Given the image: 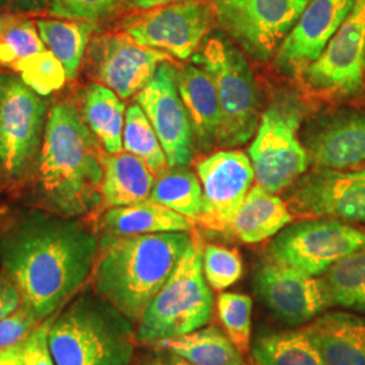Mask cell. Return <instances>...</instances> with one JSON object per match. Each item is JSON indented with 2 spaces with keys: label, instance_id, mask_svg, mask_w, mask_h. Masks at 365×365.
<instances>
[{
  "label": "cell",
  "instance_id": "18",
  "mask_svg": "<svg viewBox=\"0 0 365 365\" xmlns=\"http://www.w3.org/2000/svg\"><path fill=\"white\" fill-rule=\"evenodd\" d=\"M356 0H310L274 58L282 71L304 72L319 58Z\"/></svg>",
  "mask_w": 365,
  "mask_h": 365
},
{
  "label": "cell",
  "instance_id": "39",
  "mask_svg": "<svg viewBox=\"0 0 365 365\" xmlns=\"http://www.w3.org/2000/svg\"><path fill=\"white\" fill-rule=\"evenodd\" d=\"M22 304L21 289L13 279L0 269V321L14 313Z\"/></svg>",
  "mask_w": 365,
  "mask_h": 365
},
{
  "label": "cell",
  "instance_id": "31",
  "mask_svg": "<svg viewBox=\"0 0 365 365\" xmlns=\"http://www.w3.org/2000/svg\"><path fill=\"white\" fill-rule=\"evenodd\" d=\"M123 149L144 161L145 165L153 172L156 178L165 173L170 168L156 131L138 103L131 105L126 110Z\"/></svg>",
  "mask_w": 365,
  "mask_h": 365
},
{
  "label": "cell",
  "instance_id": "25",
  "mask_svg": "<svg viewBox=\"0 0 365 365\" xmlns=\"http://www.w3.org/2000/svg\"><path fill=\"white\" fill-rule=\"evenodd\" d=\"M83 118L108 155L123 150L126 107L117 93L101 83H92L81 93Z\"/></svg>",
  "mask_w": 365,
  "mask_h": 365
},
{
  "label": "cell",
  "instance_id": "3",
  "mask_svg": "<svg viewBox=\"0 0 365 365\" xmlns=\"http://www.w3.org/2000/svg\"><path fill=\"white\" fill-rule=\"evenodd\" d=\"M192 238L185 232L102 235L92 269V291L133 324L165 286Z\"/></svg>",
  "mask_w": 365,
  "mask_h": 365
},
{
  "label": "cell",
  "instance_id": "33",
  "mask_svg": "<svg viewBox=\"0 0 365 365\" xmlns=\"http://www.w3.org/2000/svg\"><path fill=\"white\" fill-rule=\"evenodd\" d=\"M217 307L225 333L242 356L247 354L252 346L250 330L253 300L245 294L222 292L218 297Z\"/></svg>",
  "mask_w": 365,
  "mask_h": 365
},
{
  "label": "cell",
  "instance_id": "28",
  "mask_svg": "<svg viewBox=\"0 0 365 365\" xmlns=\"http://www.w3.org/2000/svg\"><path fill=\"white\" fill-rule=\"evenodd\" d=\"M250 351L255 365H327L302 329L259 334Z\"/></svg>",
  "mask_w": 365,
  "mask_h": 365
},
{
  "label": "cell",
  "instance_id": "1",
  "mask_svg": "<svg viewBox=\"0 0 365 365\" xmlns=\"http://www.w3.org/2000/svg\"><path fill=\"white\" fill-rule=\"evenodd\" d=\"M98 249V237L76 218L34 210L0 233V265L43 322L88 280Z\"/></svg>",
  "mask_w": 365,
  "mask_h": 365
},
{
  "label": "cell",
  "instance_id": "42",
  "mask_svg": "<svg viewBox=\"0 0 365 365\" xmlns=\"http://www.w3.org/2000/svg\"><path fill=\"white\" fill-rule=\"evenodd\" d=\"M191 1V0H125V6L134 11H146L163 6H170L175 3Z\"/></svg>",
  "mask_w": 365,
  "mask_h": 365
},
{
  "label": "cell",
  "instance_id": "35",
  "mask_svg": "<svg viewBox=\"0 0 365 365\" xmlns=\"http://www.w3.org/2000/svg\"><path fill=\"white\" fill-rule=\"evenodd\" d=\"M48 49L37 25L29 19L15 21L0 39V66L13 68L27 57Z\"/></svg>",
  "mask_w": 365,
  "mask_h": 365
},
{
  "label": "cell",
  "instance_id": "24",
  "mask_svg": "<svg viewBox=\"0 0 365 365\" xmlns=\"http://www.w3.org/2000/svg\"><path fill=\"white\" fill-rule=\"evenodd\" d=\"M292 221L287 202L256 184L238 210L230 232L245 244H257L272 238Z\"/></svg>",
  "mask_w": 365,
  "mask_h": 365
},
{
  "label": "cell",
  "instance_id": "16",
  "mask_svg": "<svg viewBox=\"0 0 365 365\" xmlns=\"http://www.w3.org/2000/svg\"><path fill=\"white\" fill-rule=\"evenodd\" d=\"M196 170L203 190L199 222L215 232H230L256 179L250 158L241 150H218L199 161Z\"/></svg>",
  "mask_w": 365,
  "mask_h": 365
},
{
  "label": "cell",
  "instance_id": "38",
  "mask_svg": "<svg viewBox=\"0 0 365 365\" xmlns=\"http://www.w3.org/2000/svg\"><path fill=\"white\" fill-rule=\"evenodd\" d=\"M52 317L41 322L21 344L22 365H56L49 346V327Z\"/></svg>",
  "mask_w": 365,
  "mask_h": 365
},
{
  "label": "cell",
  "instance_id": "9",
  "mask_svg": "<svg viewBox=\"0 0 365 365\" xmlns=\"http://www.w3.org/2000/svg\"><path fill=\"white\" fill-rule=\"evenodd\" d=\"M215 24L209 0H191L137 11L120 22V30L135 43L191 58Z\"/></svg>",
  "mask_w": 365,
  "mask_h": 365
},
{
  "label": "cell",
  "instance_id": "11",
  "mask_svg": "<svg viewBox=\"0 0 365 365\" xmlns=\"http://www.w3.org/2000/svg\"><path fill=\"white\" fill-rule=\"evenodd\" d=\"M299 118L277 106H269L260 118L249 146L257 184L277 194L303 176L312 163L298 137Z\"/></svg>",
  "mask_w": 365,
  "mask_h": 365
},
{
  "label": "cell",
  "instance_id": "2",
  "mask_svg": "<svg viewBox=\"0 0 365 365\" xmlns=\"http://www.w3.org/2000/svg\"><path fill=\"white\" fill-rule=\"evenodd\" d=\"M98 141L76 106L61 102L49 110L37 184L42 202L52 212L78 218L102 205L103 155Z\"/></svg>",
  "mask_w": 365,
  "mask_h": 365
},
{
  "label": "cell",
  "instance_id": "40",
  "mask_svg": "<svg viewBox=\"0 0 365 365\" xmlns=\"http://www.w3.org/2000/svg\"><path fill=\"white\" fill-rule=\"evenodd\" d=\"M152 348V351L144 353L140 360V365H194L176 353L156 346Z\"/></svg>",
  "mask_w": 365,
  "mask_h": 365
},
{
  "label": "cell",
  "instance_id": "12",
  "mask_svg": "<svg viewBox=\"0 0 365 365\" xmlns=\"http://www.w3.org/2000/svg\"><path fill=\"white\" fill-rule=\"evenodd\" d=\"M288 209L303 218H333L365 226V170L321 168L289 187Z\"/></svg>",
  "mask_w": 365,
  "mask_h": 365
},
{
  "label": "cell",
  "instance_id": "23",
  "mask_svg": "<svg viewBox=\"0 0 365 365\" xmlns=\"http://www.w3.org/2000/svg\"><path fill=\"white\" fill-rule=\"evenodd\" d=\"M103 180L101 185L105 209L130 206L150 197L156 176L138 157L120 152L103 155Z\"/></svg>",
  "mask_w": 365,
  "mask_h": 365
},
{
  "label": "cell",
  "instance_id": "19",
  "mask_svg": "<svg viewBox=\"0 0 365 365\" xmlns=\"http://www.w3.org/2000/svg\"><path fill=\"white\" fill-rule=\"evenodd\" d=\"M302 144L315 165L345 170L365 163V111H339L310 122Z\"/></svg>",
  "mask_w": 365,
  "mask_h": 365
},
{
  "label": "cell",
  "instance_id": "30",
  "mask_svg": "<svg viewBox=\"0 0 365 365\" xmlns=\"http://www.w3.org/2000/svg\"><path fill=\"white\" fill-rule=\"evenodd\" d=\"M149 199L192 222H199L203 212L202 184L195 173L185 167L170 168L158 176Z\"/></svg>",
  "mask_w": 365,
  "mask_h": 365
},
{
  "label": "cell",
  "instance_id": "15",
  "mask_svg": "<svg viewBox=\"0 0 365 365\" xmlns=\"http://www.w3.org/2000/svg\"><path fill=\"white\" fill-rule=\"evenodd\" d=\"M150 120L170 168L187 167L195 155V138L191 122L178 88V69L165 61L153 78L135 96Z\"/></svg>",
  "mask_w": 365,
  "mask_h": 365
},
{
  "label": "cell",
  "instance_id": "10",
  "mask_svg": "<svg viewBox=\"0 0 365 365\" xmlns=\"http://www.w3.org/2000/svg\"><path fill=\"white\" fill-rule=\"evenodd\" d=\"M46 118L42 96L21 78L0 75V163L9 178H21L37 157Z\"/></svg>",
  "mask_w": 365,
  "mask_h": 365
},
{
  "label": "cell",
  "instance_id": "13",
  "mask_svg": "<svg viewBox=\"0 0 365 365\" xmlns=\"http://www.w3.org/2000/svg\"><path fill=\"white\" fill-rule=\"evenodd\" d=\"M310 90L331 98L351 96L365 75V0H356L324 53L304 72Z\"/></svg>",
  "mask_w": 365,
  "mask_h": 365
},
{
  "label": "cell",
  "instance_id": "21",
  "mask_svg": "<svg viewBox=\"0 0 365 365\" xmlns=\"http://www.w3.org/2000/svg\"><path fill=\"white\" fill-rule=\"evenodd\" d=\"M178 88L188 113L195 146L209 152L218 144L221 108L215 84L209 73L192 64L178 71Z\"/></svg>",
  "mask_w": 365,
  "mask_h": 365
},
{
  "label": "cell",
  "instance_id": "41",
  "mask_svg": "<svg viewBox=\"0 0 365 365\" xmlns=\"http://www.w3.org/2000/svg\"><path fill=\"white\" fill-rule=\"evenodd\" d=\"M4 6L24 13H36L49 7L51 0H0Z\"/></svg>",
  "mask_w": 365,
  "mask_h": 365
},
{
  "label": "cell",
  "instance_id": "36",
  "mask_svg": "<svg viewBox=\"0 0 365 365\" xmlns=\"http://www.w3.org/2000/svg\"><path fill=\"white\" fill-rule=\"evenodd\" d=\"M125 0H51L49 14L61 19L98 22L117 13Z\"/></svg>",
  "mask_w": 365,
  "mask_h": 365
},
{
  "label": "cell",
  "instance_id": "20",
  "mask_svg": "<svg viewBox=\"0 0 365 365\" xmlns=\"http://www.w3.org/2000/svg\"><path fill=\"white\" fill-rule=\"evenodd\" d=\"M327 365H365V315L325 312L302 327Z\"/></svg>",
  "mask_w": 365,
  "mask_h": 365
},
{
  "label": "cell",
  "instance_id": "6",
  "mask_svg": "<svg viewBox=\"0 0 365 365\" xmlns=\"http://www.w3.org/2000/svg\"><path fill=\"white\" fill-rule=\"evenodd\" d=\"M203 247L192 240L165 286L149 303L135 327L138 344L153 345L205 327L212 318L214 297L203 274Z\"/></svg>",
  "mask_w": 365,
  "mask_h": 365
},
{
  "label": "cell",
  "instance_id": "26",
  "mask_svg": "<svg viewBox=\"0 0 365 365\" xmlns=\"http://www.w3.org/2000/svg\"><path fill=\"white\" fill-rule=\"evenodd\" d=\"M150 346L176 353L194 365H244L241 352L217 327H200L179 337L158 341Z\"/></svg>",
  "mask_w": 365,
  "mask_h": 365
},
{
  "label": "cell",
  "instance_id": "34",
  "mask_svg": "<svg viewBox=\"0 0 365 365\" xmlns=\"http://www.w3.org/2000/svg\"><path fill=\"white\" fill-rule=\"evenodd\" d=\"M202 267L210 287L220 291L232 287L244 274L241 255L221 245L203 247Z\"/></svg>",
  "mask_w": 365,
  "mask_h": 365
},
{
  "label": "cell",
  "instance_id": "43",
  "mask_svg": "<svg viewBox=\"0 0 365 365\" xmlns=\"http://www.w3.org/2000/svg\"><path fill=\"white\" fill-rule=\"evenodd\" d=\"M0 365H22L21 361V344L0 353Z\"/></svg>",
  "mask_w": 365,
  "mask_h": 365
},
{
  "label": "cell",
  "instance_id": "22",
  "mask_svg": "<svg viewBox=\"0 0 365 365\" xmlns=\"http://www.w3.org/2000/svg\"><path fill=\"white\" fill-rule=\"evenodd\" d=\"M103 235L115 237L191 232L194 222L152 199L130 206L107 209L101 218Z\"/></svg>",
  "mask_w": 365,
  "mask_h": 365
},
{
  "label": "cell",
  "instance_id": "8",
  "mask_svg": "<svg viewBox=\"0 0 365 365\" xmlns=\"http://www.w3.org/2000/svg\"><path fill=\"white\" fill-rule=\"evenodd\" d=\"M310 0H209L215 24L249 57L269 61Z\"/></svg>",
  "mask_w": 365,
  "mask_h": 365
},
{
  "label": "cell",
  "instance_id": "44",
  "mask_svg": "<svg viewBox=\"0 0 365 365\" xmlns=\"http://www.w3.org/2000/svg\"><path fill=\"white\" fill-rule=\"evenodd\" d=\"M15 21H16V18H14L13 15L0 14V39L3 37V34L6 33V30L11 26Z\"/></svg>",
  "mask_w": 365,
  "mask_h": 365
},
{
  "label": "cell",
  "instance_id": "17",
  "mask_svg": "<svg viewBox=\"0 0 365 365\" xmlns=\"http://www.w3.org/2000/svg\"><path fill=\"white\" fill-rule=\"evenodd\" d=\"M253 287L274 317L288 327H300L333 307L321 276H307L272 262L256 271Z\"/></svg>",
  "mask_w": 365,
  "mask_h": 365
},
{
  "label": "cell",
  "instance_id": "27",
  "mask_svg": "<svg viewBox=\"0 0 365 365\" xmlns=\"http://www.w3.org/2000/svg\"><path fill=\"white\" fill-rule=\"evenodd\" d=\"M45 46L60 60L68 80L78 76L96 30V22L71 19H38L36 22Z\"/></svg>",
  "mask_w": 365,
  "mask_h": 365
},
{
  "label": "cell",
  "instance_id": "37",
  "mask_svg": "<svg viewBox=\"0 0 365 365\" xmlns=\"http://www.w3.org/2000/svg\"><path fill=\"white\" fill-rule=\"evenodd\" d=\"M39 324L36 314L22 303L14 313L0 321V353L22 344Z\"/></svg>",
  "mask_w": 365,
  "mask_h": 365
},
{
  "label": "cell",
  "instance_id": "14",
  "mask_svg": "<svg viewBox=\"0 0 365 365\" xmlns=\"http://www.w3.org/2000/svg\"><path fill=\"white\" fill-rule=\"evenodd\" d=\"M92 78L115 92L120 99H130L144 90L160 64L170 56L141 46L126 34L105 33L92 37L86 53Z\"/></svg>",
  "mask_w": 365,
  "mask_h": 365
},
{
  "label": "cell",
  "instance_id": "45",
  "mask_svg": "<svg viewBox=\"0 0 365 365\" xmlns=\"http://www.w3.org/2000/svg\"><path fill=\"white\" fill-rule=\"evenodd\" d=\"M1 170H3V168H1V163H0V172H1ZM0 178H1V175H0Z\"/></svg>",
  "mask_w": 365,
  "mask_h": 365
},
{
  "label": "cell",
  "instance_id": "29",
  "mask_svg": "<svg viewBox=\"0 0 365 365\" xmlns=\"http://www.w3.org/2000/svg\"><path fill=\"white\" fill-rule=\"evenodd\" d=\"M321 277L333 307L365 315V248L337 261Z\"/></svg>",
  "mask_w": 365,
  "mask_h": 365
},
{
  "label": "cell",
  "instance_id": "32",
  "mask_svg": "<svg viewBox=\"0 0 365 365\" xmlns=\"http://www.w3.org/2000/svg\"><path fill=\"white\" fill-rule=\"evenodd\" d=\"M13 69L30 90L42 98L61 90L68 80L64 66L49 49L16 63Z\"/></svg>",
  "mask_w": 365,
  "mask_h": 365
},
{
  "label": "cell",
  "instance_id": "5",
  "mask_svg": "<svg viewBox=\"0 0 365 365\" xmlns=\"http://www.w3.org/2000/svg\"><path fill=\"white\" fill-rule=\"evenodd\" d=\"M191 58L209 73L218 92V144L225 148L247 144L255 137L261 117L256 80L244 52L220 31L207 36Z\"/></svg>",
  "mask_w": 365,
  "mask_h": 365
},
{
  "label": "cell",
  "instance_id": "7",
  "mask_svg": "<svg viewBox=\"0 0 365 365\" xmlns=\"http://www.w3.org/2000/svg\"><path fill=\"white\" fill-rule=\"evenodd\" d=\"M363 248L364 227L333 218H309L274 235L267 248V261L317 277Z\"/></svg>",
  "mask_w": 365,
  "mask_h": 365
},
{
  "label": "cell",
  "instance_id": "4",
  "mask_svg": "<svg viewBox=\"0 0 365 365\" xmlns=\"http://www.w3.org/2000/svg\"><path fill=\"white\" fill-rule=\"evenodd\" d=\"M49 346L56 365H129L135 327L93 291H83L52 315Z\"/></svg>",
  "mask_w": 365,
  "mask_h": 365
}]
</instances>
